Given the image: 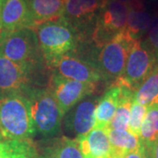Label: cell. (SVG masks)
Returning a JSON list of instances; mask_svg holds the SVG:
<instances>
[{"instance_id": "cell-22", "label": "cell", "mask_w": 158, "mask_h": 158, "mask_svg": "<svg viewBox=\"0 0 158 158\" xmlns=\"http://www.w3.org/2000/svg\"><path fill=\"white\" fill-rule=\"evenodd\" d=\"M147 110L148 106L133 100L130 110L127 131H129L131 134L135 135L137 137H140L141 124L147 113Z\"/></svg>"}, {"instance_id": "cell-16", "label": "cell", "mask_w": 158, "mask_h": 158, "mask_svg": "<svg viewBox=\"0 0 158 158\" xmlns=\"http://www.w3.org/2000/svg\"><path fill=\"white\" fill-rule=\"evenodd\" d=\"M127 5L128 6V15L126 30L133 38L141 40L147 34L152 19L140 0H130Z\"/></svg>"}, {"instance_id": "cell-4", "label": "cell", "mask_w": 158, "mask_h": 158, "mask_svg": "<svg viewBox=\"0 0 158 158\" xmlns=\"http://www.w3.org/2000/svg\"><path fill=\"white\" fill-rule=\"evenodd\" d=\"M135 40L125 28L100 49L96 65L106 84L112 85L123 76L127 57Z\"/></svg>"}, {"instance_id": "cell-10", "label": "cell", "mask_w": 158, "mask_h": 158, "mask_svg": "<svg viewBox=\"0 0 158 158\" xmlns=\"http://www.w3.org/2000/svg\"><path fill=\"white\" fill-rule=\"evenodd\" d=\"M29 87L28 71L0 54V99L21 93Z\"/></svg>"}, {"instance_id": "cell-1", "label": "cell", "mask_w": 158, "mask_h": 158, "mask_svg": "<svg viewBox=\"0 0 158 158\" xmlns=\"http://www.w3.org/2000/svg\"><path fill=\"white\" fill-rule=\"evenodd\" d=\"M34 30L40 52L49 67L62 56L76 51L80 41L77 30L62 17L36 25Z\"/></svg>"}, {"instance_id": "cell-12", "label": "cell", "mask_w": 158, "mask_h": 158, "mask_svg": "<svg viewBox=\"0 0 158 158\" xmlns=\"http://www.w3.org/2000/svg\"><path fill=\"white\" fill-rule=\"evenodd\" d=\"M1 20L6 36L19 29L34 27L27 0H4Z\"/></svg>"}, {"instance_id": "cell-8", "label": "cell", "mask_w": 158, "mask_h": 158, "mask_svg": "<svg viewBox=\"0 0 158 158\" xmlns=\"http://www.w3.org/2000/svg\"><path fill=\"white\" fill-rule=\"evenodd\" d=\"M96 86L97 84L64 78L53 73L48 87L55 97L61 113L64 116L85 98L92 95L95 92Z\"/></svg>"}, {"instance_id": "cell-24", "label": "cell", "mask_w": 158, "mask_h": 158, "mask_svg": "<svg viewBox=\"0 0 158 158\" xmlns=\"http://www.w3.org/2000/svg\"><path fill=\"white\" fill-rule=\"evenodd\" d=\"M124 158H147L146 156V149L144 145L141 143V145L138 148H136L135 150L127 153Z\"/></svg>"}, {"instance_id": "cell-6", "label": "cell", "mask_w": 158, "mask_h": 158, "mask_svg": "<svg viewBox=\"0 0 158 158\" xmlns=\"http://www.w3.org/2000/svg\"><path fill=\"white\" fill-rule=\"evenodd\" d=\"M158 64V56L141 40H136L131 48L123 76L112 85L125 86L135 92Z\"/></svg>"}, {"instance_id": "cell-30", "label": "cell", "mask_w": 158, "mask_h": 158, "mask_svg": "<svg viewBox=\"0 0 158 158\" xmlns=\"http://www.w3.org/2000/svg\"><path fill=\"white\" fill-rule=\"evenodd\" d=\"M1 140H2V138H1V136H0V142H1Z\"/></svg>"}, {"instance_id": "cell-3", "label": "cell", "mask_w": 158, "mask_h": 158, "mask_svg": "<svg viewBox=\"0 0 158 158\" xmlns=\"http://www.w3.org/2000/svg\"><path fill=\"white\" fill-rule=\"evenodd\" d=\"M22 94L28 99L37 133L45 138L57 135L63 115L48 87H27Z\"/></svg>"}, {"instance_id": "cell-28", "label": "cell", "mask_w": 158, "mask_h": 158, "mask_svg": "<svg viewBox=\"0 0 158 158\" xmlns=\"http://www.w3.org/2000/svg\"><path fill=\"white\" fill-rule=\"evenodd\" d=\"M118 1H120V2H122V3H125V4H127L130 0H118Z\"/></svg>"}, {"instance_id": "cell-18", "label": "cell", "mask_w": 158, "mask_h": 158, "mask_svg": "<svg viewBox=\"0 0 158 158\" xmlns=\"http://www.w3.org/2000/svg\"><path fill=\"white\" fill-rule=\"evenodd\" d=\"M108 136L111 143L110 158H124L127 153L140 147V138L127 130L108 129Z\"/></svg>"}, {"instance_id": "cell-7", "label": "cell", "mask_w": 158, "mask_h": 158, "mask_svg": "<svg viewBox=\"0 0 158 158\" xmlns=\"http://www.w3.org/2000/svg\"><path fill=\"white\" fill-rule=\"evenodd\" d=\"M101 5L99 0H65L62 18L77 30L80 41L91 39Z\"/></svg>"}, {"instance_id": "cell-21", "label": "cell", "mask_w": 158, "mask_h": 158, "mask_svg": "<svg viewBox=\"0 0 158 158\" xmlns=\"http://www.w3.org/2000/svg\"><path fill=\"white\" fill-rule=\"evenodd\" d=\"M6 141L8 147L6 158H38L37 144L32 139Z\"/></svg>"}, {"instance_id": "cell-13", "label": "cell", "mask_w": 158, "mask_h": 158, "mask_svg": "<svg viewBox=\"0 0 158 158\" xmlns=\"http://www.w3.org/2000/svg\"><path fill=\"white\" fill-rule=\"evenodd\" d=\"M37 148L38 158H84L77 140L67 136L46 138Z\"/></svg>"}, {"instance_id": "cell-19", "label": "cell", "mask_w": 158, "mask_h": 158, "mask_svg": "<svg viewBox=\"0 0 158 158\" xmlns=\"http://www.w3.org/2000/svg\"><path fill=\"white\" fill-rule=\"evenodd\" d=\"M133 100L146 106L158 104V64L137 88Z\"/></svg>"}, {"instance_id": "cell-26", "label": "cell", "mask_w": 158, "mask_h": 158, "mask_svg": "<svg viewBox=\"0 0 158 158\" xmlns=\"http://www.w3.org/2000/svg\"><path fill=\"white\" fill-rule=\"evenodd\" d=\"M8 155V147L6 141L0 142V158H6Z\"/></svg>"}, {"instance_id": "cell-17", "label": "cell", "mask_w": 158, "mask_h": 158, "mask_svg": "<svg viewBox=\"0 0 158 158\" xmlns=\"http://www.w3.org/2000/svg\"><path fill=\"white\" fill-rule=\"evenodd\" d=\"M34 27L62 17L65 0H27Z\"/></svg>"}, {"instance_id": "cell-15", "label": "cell", "mask_w": 158, "mask_h": 158, "mask_svg": "<svg viewBox=\"0 0 158 158\" xmlns=\"http://www.w3.org/2000/svg\"><path fill=\"white\" fill-rule=\"evenodd\" d=\"M119 97L120 88L117 85H110L97 104L94 127L108 128L118 107Z\"/></svg>"}, {"instance_id": "cell-9", "label": "cell", "mask_w": 158, "mask_h": 158, "mask_svg": "<svg viewBox=\"0 0 158 158\" xmlns=\"http://www.w3.org/2000/svg\"><path fill=\"white\" fill-rule=\"evenodd\" d=\"M52 72L64 78L98 84L102 81L98 69L89 62L78 56L75 52L58 58L49 66Z\"/></svg>"}, {"instance_id": "cell-27", "label": "cell", "mask_w": 158, "mask_h": 158, "mask_svg": "<svg viewBox=\"0 0 158 158\" xmlns=\"http://www.w3.org/2000/svg\"><path fill=\"white\" fill-rule=\"evenodd\" d=\"M3 1L4 0H0V45L3 42V40H5L6 37V34L3 30V27H2V20H1V10H2V5H3Z\"/></svg>"}, {"instance_id": "cell-2", "label": "cell", "mask_w": 158, "mask_h": 158, "mask_svg": "<svg viewBox=\"0 0 158 158\" xmlns=\"http://www.w3.org/2000/svg\"><path fill=\"white\" fill-rule=\"evenodd\" d=\"M37 131L28 99L21 93L0 99V136L5 141L32 139Z\"/></svg>"}, {"instance_id": "cell-23", "label": "cell", "mask_w": 158, "mask_h": 158, "mask_svg": "<svg viewBox=\"0 0 158 158\" xmlns=\"http://www.w3.org/2000/svg\"><path fill=\"white\" fill-rule=\"evenodd\" d=\"M144 42L158 56V16L151 19L150 26L147 32V37Z\"/></svg>"}, {"instance_id": "cell-11", "label": "cell", "mask_w": 158, "mask_h": 158, "mask_svg": "<svg viewBox=\"0 0 158 158\" xmlns=\"http://www.w3.org/2000/svg\"><path fill=\"white\" fill-rule=\"evenodd\" d=\"M99 98L97 96L85 98L69 110L65 119V127L69 134L77 136L85 135L94 127L95 111Z\"/></svg>"}, {"instance_id": "cell-20", "label": "cell", "mask_w": 158, "mask_h": 158, "mask_svg": "<svg viewBox=\"0 0 158 158\" xmlns=\"http://www.w3.org/2000/svg\"><path fill=\"white\" fill-rule=\"evenodd\" d=\"M139 138L145 147L151 145L158 139V104L148 106Z\"/></svg>"}, {"instance_id": "cell-14", "label": "cell", "mask_w": 158, "mask_h": 158, "mask_svg": "<svg viewBox=\"0 0 158 158\" xmlns=\"http://www.w3.org/2000/svg\"><path fill=\"white\" fill-rule=\"evenodd\" d=\"M76 139L84 158H110L111 143L107 128L93 127L87 135Z\"/></svg>"}, {"instance_id": "cell-5", "label": "cell", "mask_w": 158, "mask_h": 158, "mask_svg": "<svg viewBox=\"0 0 158 158\" xmlns=\"http://www.w3.org/2000/svg\"><path fill=\"white\" fill-rule=\"evenodd\" d=\"M0 54L27 69L45 62L33 28L19 29L8 34L0 45Z\"/></svg>"}, {"instance_id": "cell-29", "label": "cell", "mask_w": 158, "mask_h": 158, "mask_svg": "<svg viewBox=\"0 0 158 158\" xmlns=\"http://www.w3.org/2000/svg\"><path fill=\"white\" fill-rule=\"evenodd\" d=\"M100 2H101V4H103L104 2H106V1H107V0H99Z\"/></svg>"}, {"instance_id": "cell-25", "label": "cell", "mask_w": 158, "mask_h": 158, "mask_svg": "<svg viewBox=\"0 0 158 158\" xmlns=\"http://www.w3.org/2000/svg\"><path fill=\"white\" fill-rule=\"evenodd\" d=\"M145 149L147 158H158V139L151 145L145 147Z\"/></svg>"}]
</instances>
